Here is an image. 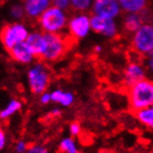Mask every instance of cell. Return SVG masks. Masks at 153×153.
<instances>
[{"instance_id": "1", "label": "cell", "mask_w": 153, "mask_h": 153, "mask_svg": "<svg viewBox=\"0 0 153 153\" xmlns=\"http://www.w3.org/2000/svg\"><path fill=\"white\" fill-rule=\"evenodd\" d=\"M128 100L133 112L153 105V80L143 79L128 87Z\"/></svg>"}, {"instance_id": "2", "label": "cell", "mask_w": 153, "mask_h": 153, "mask_svg": "<svg viewBox=\"0 0 153 153\" xmlns=\"http://www.w3.org/2000/svg\"><path fill=\"white\" fill-rule=\"evenodd\" d=\"M67 10L51 6L38 19L39 28L45 33H62L68 28Z\"/></svg>"}, {"instance_id": "3", "label": "cell", "mask_w": 153, "mask_h": 153, "mask_svg": "<svg viewBox=\"0 0 153 153\" xmlns=\"http://www.w3.org/2000/svg\"><path fill=\"white\" fill-rule=\"evenodd\" d=\"M51 74L45 61H36L31 63L27 70V84L32 94L40 96L48 91Z\"/></svg>"}, {"instance_id": "4", "label": "cell", "mask_w": 153, "mask_h": 153, "mask_svg": "<svg viewBox=\"0 0 153 153\" xmlns=\"http://www.w3.org/2000/svg\"><path fill=\"white\" fill-rule=\"evenodd\" d=\"M68 41L61 33H45V48L40 59L45 62H53L65 56Z\"/></svg>"}, {"instance_id": "5", "label": "cell", "mask_w": 153, "mask_h": 153, "mask_svg": "<svg viewBox=\"0 0 153 153\" xmlns=\"http://www.w3.org/2000/svg\"><path fill=\"white\" fill-rule=\"evenodd\" d=\"M30 35L27 25L20 21H13L8 23L1 31V43L4 50H11L21 42H25Z\"/></svg>"}, {"instance_id": "6", "label": "cell", "mask_w": 153, "mask_h": 153, "mask_svg": "<svg viewBox=\"0 0 153 153\" xmlns=\"http://www.w3.org/2000/svg\"><path fill=\"white\" fill-rule=\"evenodd\" d=\"M132 49L138 54L150 56L153 50V26L151 23H144L131 37Z\"/></svg>"}, {"instance_id": "7", "label": "cell", "mask_w": 153, "mask_h": 153, "mask_svg": "<svg viewBox=\"0 0 153 153\" xmlns=\"http://www.w3.org/2000/svg\"><path fill=\"white\" fill-rule=\"evenodd\" d=\"M92 31L91 27V16L87 12H76L68 22V32L76 40L87 38Z\"/></svg>"}, {"instance_id": "8", "label": "cell", "mask_w": 153, "mask_h": 153, "mask_svg": "<svg viewBox=\"0 0 153 153\" xmlns=\"http://www.w3.org/2000/svg\"><path fill=\"white\" fill-rule=\"evenodd\" d=\"M92 31L108 39L115 38L119 35V25L115 19H108L100 16H91Z\"/></svg>"}, {"instance_id": "9", "label": "cell", "mask_w": 153, "mask_h": 153, "mask_svg": "<svg viewBox=\"0 0 153 153\" xmlns=\"http://www.w3.org/2000/svg\"><path fill=\"white\" fill-rule=\"evenodd\" d=\"M92 15L108 19H117L122 12L119 0H94L91 8Z\"/></svg>"}, {"instance_id": "10", "label": "cell", "mask_w": 153, "mask_h": 153, "mask_svg": "<svg viewBox=\"0 0 153 153\" xmlns=\"http://www.w3.org/2000/svg\"><path fill=\"white\" fill-rule=\"evenodd\" d=\"M146 78V67L139 61H131L128 63L123 72V80L126 87Z\"/></svg>"}, {"instance_id": "11", "label": "cell", "mask_w": 153, "mask_h": 153, "mask_svg": "<svg viewBox=\"0 0 153 153\" xmlns=\"http://www.w3.org/2000/svg\"><path fill=\"white\" fill-rule=\"evenodd\" d=\"M8 52H9L12 60L20 63V65H31L35 62L36 56L31 51L30 48L28 47L26 41L15 46Z\"/></svg>"}, {"instance_id": "12", "label": "cell", "mask_w": 153, "mask_h": 153, "mask_svg": "<svg viewBox=\"0 0 153 153\" xmlns=\"http://www.w3.org/2000/svg\"><path fill=\"white\" fill-rule=\"evenodd\" d=\"M26 16L29 19H39L52 4L51 0H22Z\"/></svg>"}, {"instance_id": "13", "label": "cell", "mask_w": 153, "mask_h": 153, "mask_svg": "<svg viewBox=\"0 0 153 153\" xmlns=\"http://www.w3.org/2000/svg\"><path fill=\"white\" fill-rule=\"evenodd\" d=\"M146 11L126 13L122 20V25H123L124 30H126V32L133 33V32H135L141 26H143V25L146 23Z\"/></svg>"}, {"instance_id": "14", "label": "cell", "mask_w": 153, "mask_h": 153, "mask_svg": "<svg viewBox=\"0 0 153 153\" xmlns=\"http://www.w3.org/2000/svg\"><path fill=\"white\" fill-rule=\"evenodd\" d=\"M26 43L35 53L36 58H40L45 48V32L42 31H32L26 40Z\"/></svg>"}, {"instance_id": "15", "label": "cell", "mask_w": 153, "mask_h": 153, "mask_svg": "<svg viewBox=\"0 0 153 153\" xmlns=\"http://www.w3.org/2000/svg\"><path fill=\"white\" fill-rule=\"evenodd\" d=\"M52 102L60 104L61 107H70L74 102V94L71 91H65L63 89L57 88L51 91Z\"/></svg>"}, {"instance_id": "16", "label": "cell", "mask_w": 153, "mask_h": 153, "mask_svg": "<svg viewBox=\"0 0 153 153\" xmlns=\"http://www.w3.org/2000/svg\"><path fill=\"white\" fill-rule=\"evenodd\" d=\"M122 11L126 13L143 12L146 10L148 0H119Z\"/></svg>"}, {"instance_id": "17", "label": "cell", "mask_w": 153, "mask_h": 153, "mask_svg": "<svg viewBox=\"0 0 153 153\" xmlns=\"http://www.w3.org/2000/svg\"><path fill=\"white\" fill-rule=\"evenodd\" d=\"M21 108H22V103H21L20 100L11 99L1 109V111H0V119L2 121H4L7 119L11 118L12 115H15L16 113H18L21 110Z\"/></svg>"}, {"instance_id": "18", "label": "cell", "mask_w": 153, "mask_h": 153, "mask_svg": "<svg viewBox=\"0 0 153 153\" xmlns=\"http://www.w3.org/2000/svg\"><path fill=\"white\" fill-rule=\"evenodd\" d=\"M134 115L139 122L146 129L153 131V107L146 108L134 112Z\"/></svg>"}, {"instance_id": "19", "label": "cell", "mask_w": 153, "mask_h": 153, "mask_svg": "<svg viewBox=\"0 0 153 153\" xmlns=\"http://www.w3.org/2000/svg\"><path fill=\"white\" fill-rule=\"evenodd\" d=\"M58 149L60 153H81L79 144L73 137H67L61 139L58 144Z\"/></svg>"}, {"instance_id": "20", "label": "cell", "mask_w": 153, "mask_h": 153, "mask_svg": "<svg viewBox=\"0 0 153 153\" xmlns=\"http://www.w3.org/2000/svg\"><path fill=\"white\" fill-rule=\"evenodd\" d=\"M8 15L10 17V19L13 20V21H20L25 17H27L23 4L22 2H19V1H15V2H12L9 6V8H8Z\"/></svg>"}, {"instance_id": "21", "label": "cell", "mask_w": 153, "mask_h": 153, "mask_svg": "<svg viewBox=\"0 0 153 153\" xmlns=\"http://www.w3.org/2000/svg\"><path fill=\"white\" fill-rule=\"evenodd\" d=\"M94 0H71V8L76 12H87L91 10Z\"/></svg>"}, {"instance_id": "22", "label": "cell", "mask_w": 153, "mask_h": 153, "mask_svg": "<svg viewBox=\"0 0 153 153\" xmlns=\"http://www.w3.org/2000/svg\"><path fill=\"white\" fill-rule=\"evenodd\" d=\"M69 133L71 137L76 138V137H79L81 133V124L79 122H71L69 124Z\"/></svg>"}, {"instance_id": "23", "label": "cell", "mask_w": 153, "mask_h": 153, "mask_svg": "<svg viewBox=\"0 0 153 153\" xmlns=\"http://www.w3.org/2000/svg\"><path fill=\"white\" fill-rule=\"evenodd\" d=\"M51 4L54 7H58L63 10H68L71 8V0H51Z\"/></svg>"}, {"instance_id": "24", "label": "cell", "mask_w": 153, "mask_h": 153, "mask_svg": "<svg viewBox=\"0 0 153 153\" xmlns=\"http://www.w3.org/2000/svg\"><path fill=\"white\" fill-rule=\"evenodd\" d=\"M29 146L25 140H19V141L16 142L15 144V151L17 153H27Z\"/></svg>"}, {"instance_id": "25", "label": "cell", "mask_w": 153, "mask_h": 153, "mask_svg": "<svg viewBox=\"0 0 153 153\" xmlns=\"http://www.w3.org/2000/svg\"><path fill=\"white\" fill-rule=\"evenodd\" d=\"M27 153H50V152L46 146H41V144H32V146H29Z\"/></svg>"}, {"instance_id": "26", "label": "cell", "mask_w": 153, "mask_h": 153, "mask_svg": "<svg viewBox=\"0 0 153 153\" xmlns=\"http://www.w3.org/2000/svg\"><path fill=\"white\" fill-rule=\"evenodd\" d=\"M39 101H40V103L43 104V105H47V104H49L50 102H52V99H51V91H46L41 93L40 96H39Z\"/></svg>"}, {"instance_id": "27", "label": "cell", "mask_w": 153, "mask_h": 153, "mask_svg": "<svg viewBox=\"0 0 153 153\" xmlns=\"http://www.w3.org/2000/svg\"><path fill=\"white\" fill-rule=\"evenodd\" d=\"M7 140H8L7 133L4 130H0V149L1 150H4L6 148V146H7Z\"/></svg>"}, {"instance_id": "28", "label": "cell", "mask_w": 153, "mask_h": 153, "mask_svg": "<svg viewBox=\"0 0 153 153\" xmlns=\"http://www.w3.org/2000/svg\"><path fill=\"white\" fill-rule=\"evenodd\" d=\"M146 67L148 71L151 73V76H153V57H149L148 58V60L146 62Z\"/></svg>"}, {"instance_id": "29", "label": "cell", "mask_w": 153, "mask_h": 153, "mask_svg": "<svg viewBox=\"0 0 153 153\" xmlns=\"http://www.w3.org/2000/svg\"><path fill=\"white\" fill-rule=\"evenodd\" d=\"M60 114H61V110H60L59 108H53V109L49 112V115L51 118H58Z\"/></svg>"}, {"instance_id": "30", "label": "cell", "mask_w": 153, "mask_h": 153, "mask_svg": "<svg viewBox=\"0 0 153 153\" xmlns=\"http://www.w3.org/2000/svg\"><path fill=\"white\" fill-rule=\"evenodd\" d=\"M94 51H96L97 53L102 52V47H101V46H96V47H94Z\"/></svg>"}, {"instance_id": "31", "label": "cell", "mask_w": 153, "mask_h": 153, "mask_svg": "<svg viewBox=\"0 0 153 153\" xmlns=\"http://www.w3.org/2000/svg\"><path fill=\"white\" fill-rule=\"evenodd\" d=\"M96 153H113V152L109 151V150H100V151H97Z\"/></svg>"}, {"instance_id": "32", "label": "cell", "mask_w": 153, "mask_h": 153, "mask_svg": "<svg viewBox=\"0 0 153 153\" xmlns=\"http://www.w3.org/2000/svg\"><path fill=\"white\" fill-rule=\"evenodd\" d=\"M149 57H153V50H152V51H151V53H150Z\"/></svg>"}, {"instance_id": "33", "label": "cell", "mask_w": 153, "mask_h": 153, "mask_svg": "<svg viewBox=\"0 0 153 153\" xmlns=\"http://www.w3.org/2000/svg\"><path fill=\"white\" fill-rule=\"evenodd\" d=\"M151 25L153 26V17H152V19H151Z\"/></svg>"}, {"instance_id": "34", "label": "cell", "mask_w": 153, "mask_h": 153, "mask_svg": "<svg viewBox=\"0 0 153 153\" xmlns=\"http://www.w3.org/2000/svg\"><path fill=\"white\" fill-rule=\"evenodd\" d=\"M152 107H153V105H152Z\"/></svg>"}]
</instances>
